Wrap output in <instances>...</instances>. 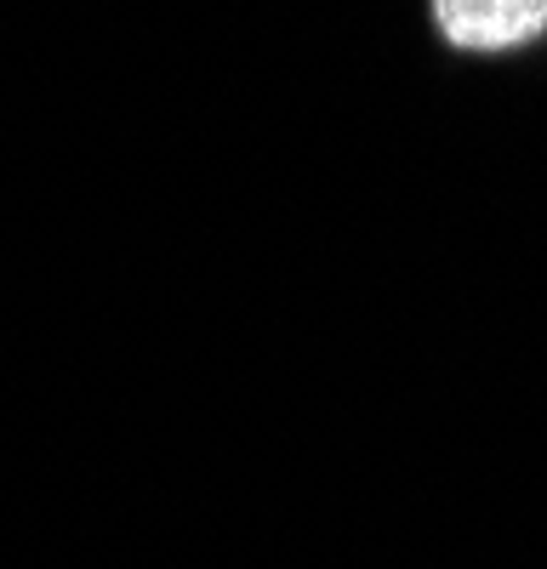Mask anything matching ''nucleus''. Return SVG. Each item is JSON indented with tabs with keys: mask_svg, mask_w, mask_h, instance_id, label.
<instances>
[{
	"mask_svg": "<svg viewBox=\"0 0 547 569\" xmlns=\"http://www.w3.org/2000/svg\"><path fill=\"white\" fill-rule=\"evenodd\" d=\"M434 23L463 52H519L541 40L547 0H434Z\"/></svg>",
	"mask_w": 547,
	"mask_h": 569,
	"instance_id": "f257e3e1",
	"label": "nucleus"
}]
</instances>
